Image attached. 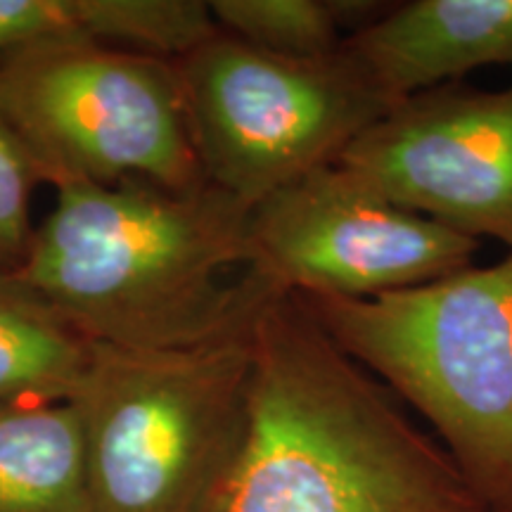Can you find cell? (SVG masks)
Returning <instances> with one entry per match:
<instances>
[{
    "instance_id": "6da1fadb",
    "label": "cell",
    "mask_w": 512,
    "mask_h": 512,
    "mask_svg": "<svg viewBox=\"0 0 512 512\" xmlns=\"http://www.w3.org/2000/svg\"><path fill=\"white\" fill-rule=\"evenodd\" d=\"M216 512H489L437 437L297 294L252 325L245 432Z\"/></svg>"
},
{
    "instance_id": "7a4b0ae2",
    "label": "cell",
    "mask_w": 512,
    "mask_h": 512,
    "mask_svg": "<svg viewBox=\"0 0 512 512\" xmlns=\"http://www.w3.org/2000/svg\"><path fill=\"white\" fill-rule=\"evenodd\" d=\"M249 209L204 185L67 183L15 275L88 342L188 349L247 332L273 294L249 268Z\"/></svg>"
},
{
    "instance_id": "3957f363",
    "label": "cell",
    "mask_w": 512,
    "mask_h": 512,
    "mask_svg": "<svg viewBox=\"0 0 512 512\" xmlns=\"http://www.w3.org/2000/svg\"><path fill=\"white\" fill-rule=\"evenodd\" d=\"M297 297L427 420L484 508L512 512V252L380 297Z\"/></svg>"
},
{
    "instance_id": "277c9868",
    "label": "cell",
    "mask_w": 512,
    "mask_h": 512,
    "mask_svg": "<svg viewBox=\"0 0 512 512\" xmlns=\"http://www.w3.org/2000/svg\"><path fill=\"white\" fill-rule=\"evenodd\" d=\"M252 328L188 349L91 342L69 403L93 512H216L245 432Z\"/></svg>"
},
{
    "instance_id": "5b68a950",
    "label": "cell",
    "mask_w": 512,
    "mask_h": 512,
    "mask_svg": "<svg viewBox=\"0 0 512 512\" xmlns=\"http://www.w3.org/2000/svg\"><path fill=\"white\" fill-rule=\"evenodd\" d=\"M0 110L41 183L207 185L176 62L57 38L0 62Z\"/></svg>"
},
{
    "instance_id": "8992f818",
    "label": "cell",
    "mask_w": 512,
    "mask_h": 512,
    "mask_svg": "<svg viewBox=\"0 0 512 512\" xmlns=\"http://www.w3.org/2000/svg\"><path fill=\"white\" fill-rule=\"evenodd\" d=\"M204 181L252 209L337 162L394 105L339 48L290 60L219 31L176 62Z\"/></svg>"
},
{
    "instance_id": "52a82bcc",
    "label": "cell",
    "mask_w": 512,
    "mask_h": 512,
    "mask_svg": "<svg viewBox=\"0 0 512 512\" xmlns=\"http://www.w3.org/2000/svg\"><path fill=\"white\" fill-rule=\"evenodd\" d=\"M249 268L275 292L370 299L472 266L479 242L332 162L249 209Z\"/></svg>"
},
{
    "instance_id": "ba28073f",
    "label": "cell",
    "mask_w": 512,
    "mask_h": 512,
    "mask_svg": "<svg viewBox=\"0 0 512 512\" xmlns=\"http://www.w3.org/2000/svg\"><path fill=\"white\" fill-rule=\"evenodd\" d=\"M337 162L399 207L512 252V83L408 95Z\"/></svg>"
},
{
    "instance_id": "9c48e42d",
    "label": "cell",
    "mask_w": 512,
    "mask_h": 512,
    "mask_svg": "<svg viewBox=\"0 0 512 512\" xmlns=\"http://www.w3.org/2000/svg\"><path fill=\"white\" fill-rule=\"evenodd\" d=\"M342 50L392 102L482 67H512V0L389 5Z\"/></svg>"
},
{
    "instance_id": "30bf717a",
    "label": "cell",
    "mask_w": 512,
    "mask_h": 512,
    "mask_svg": "<svg viewBox=\"0 0 512 512\" xmlns=\"http://www.w3.org/2000/svg\"><path fill=\"white\" fill-rule=\"evenodd\" d=\"M0 512H93L69 401L0 403Z\"/></svg>"
},
{
    "instance_id": "8fae6325",
    "label": "cell",
    "mask_w": 512,
    "mask_h": 512,
    "mask_svg": "<svg viewBox=\"0 0 512 512\" xmlns=\"http://www.w3.org/2000/svg\"><path fill=\"white\" fill-rule=\"evenodd\" d=\"M91 342L15 273H0V403H64Z\"/></svg>"
},
{
    "instance_id": "7c38bea8",
    "label": "cell",
    "mask_w": 512,
    "mask_h": 512,
    "mask_svg": "<svg viewBox=\"0 0 512 512\" xmlns=\"http://www.w3.org/2000/svg\"><path fill=\"white\" fill-rule=\"evenodd\" d=\"M216 24L290 60H328L366 22L363 0H211Z\"/></svg>"
},
{
    "instance_id": "4fadbf2b",
    "label": "cell",
    "mask_w": 512,
    "mask_h": 512,
    "mask_svg": "<svg viewBox=\"0 0 512 512\" xmlns=\"http://www.w3.org/2000/svg\"><path fill=\"white\" fill-rule=\"evenodd\" d=\"M76 29L88 41L178 62L219 34L204 0H72Z\"/></svg>"
},
{
    "instance_id": "5bb4252c",
    "label": "cell",
    "mask_w": 512,
    "mask_h": 512,
    "mask_svg": "<svg viewBox=\"0 0 512 512\" xmlns=\"http://www.w3.org/2000/svg\"><path fill=\"white\" fill-rule=\"evenodd\" d=\"M41 183L34 159L0 110V273H15L34 240L31 195Z\"/></svg>"
},
{
    "instance_id": "9a60e30c",
    "label": "cell",
    "mask_w": 512,
    "mask_h": 512,
    "mask_svg": "<svg viewBox=\"0 0 512 512\" xmlns=\"http://www.w3.org/2000/svg\"><path fill=\"white\" fill-rule=\"evenodd\" d=\"M57 38H83L72 0H0V62Z\"/></svg>"
}]
</instances>
